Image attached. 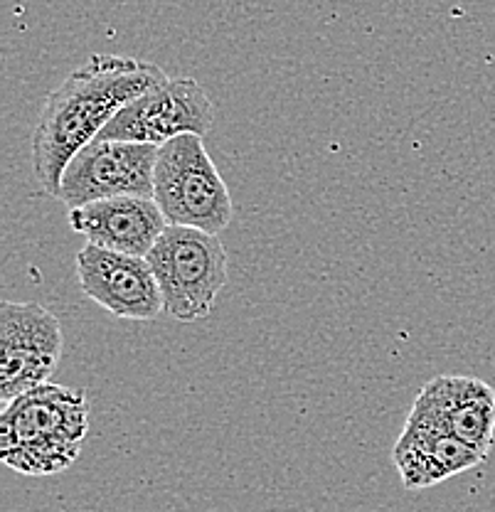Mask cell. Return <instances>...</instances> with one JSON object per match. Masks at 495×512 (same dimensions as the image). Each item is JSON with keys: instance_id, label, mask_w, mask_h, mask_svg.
I'll return each instance as SVG.
<instances>
[{"instance_id": "6da1fadb", "label": "cell", "mask_w": 495, "mask_h": 512, "mask_svg": "<svg viewBox=\"0 0 495 512\" xmlns=\"http://www.w3.org/2000/svg\"><path fill=\"white\" fill-rule=\"evenodd\" d=\"M158 64L119 55H92L47 94L33 131V175L42 192L60 197L62 173L124 106L165 82Z\"/></svg>"}, {"instance_id": "7a4b0ae2", "label": "cell", "mask_w": 495, "mask_h": 512, "mask_svg": "<svg viewBox=\"0 0 495 512\" xmlns=\"http://www.w3.org/2000/svg\"><path fill=\"white\" fill-rule=\"evenodd\" d=\"M87 431L84 389L42 384L5 404L0 414V458L20 476H55L77 461Z\"/></svg>"}, {"instance_id": "3957f363", "label": "cell", "mask_w": 495, "mask_h": 512, "mask_svg": "<svg viewBox=\"0 0 495 512\" xmlns=\"http://www.w3.org/2000/svg\"><path fill=\"white\" fill-rule=\"evenodd\" d=\"M153 200L173 227L220 234L234 217L232 195L202 136H180L158 148Z\"/></svg>"}, {"instance_id": "277c9868", "label": "cell", "mask_w": 495, "mask_h": 512, "mask_svg": "<svg viewBox=\"0 0 495 512\" xmlns=\"http://www.w3.org/2000/svg\"><path fill=\"white\" fill-rule=\"evenodd\" d=\"M146 259L161 286L165 316L178 323L210 316L227 284V252L215 234L168 224Z\"/></svg>"}, {"instance_id": "5b68a950", "label": "cell", "mask_w": 495, "mask_h": 512, "mask_svg": "<svg viewBox=\"0 0 495 512\" xmlns=\"http://www.w3.org/2000/svg\"><path fill=\"white\" fill-rule=\"evenodd\" d=\"M158 146L94 138L67 163L60 197L67 210L114 197H153Z\"/></svg>"}, {"instance_id": "8992f818", "label": "cell", "mask_w": 495, "mask_h": 512, "mask_svg": "<svg viewBox=\"0 0 495 512\" xmlns=\"http://www.w3.org/2000/svg\"><path fill=\"white\" fill-rule=\"evenodd\" d=\"M62 323L42 303L0 306V399L5 404L50 384L62 357Z\"/></svg>"}, {"instance_id": "52a82bcc", "label": "cell", "mask_w": 495, "mask_h": 512, "mask_svg": "<svg viewBox=\"0 0 495 512\" xmlns=\"http://www.w3.org/2000/svg\"><path fill=\"white\" fill-rule=\"evenodd\" d=\"M215 121V106L190 77H168L114 116L99 138L165 146L180 136H205Z\"/></svg>"}, {"instance_id": "ba28073f", "label": "cell", "mask_w": 495, "mask_h": 512, "mask_svg": "<svg viewBox=\"0 0 495 512\" xmlns=\"http://www.w3.org/2000/svg\"><path fill=\"white\" fill-rule=\"evenodd\" d=\"M77 279L84 296L124 320H156L163 308L161 286L148 259L87 244L77 252Z\"/></svg>"}, {"instance_id": "9c48e42d", "label": "cell", "mask_w": 495, "mask_h": 512, "mask_svg": "<svg viewBox=\"0 0 495 512\" xmlns=\"http://www.w3.org/2000/svg\"><path fill=\"white\" fill-rule=\"evenodd\" d=\"M409 414L449 431L481 456H488L495 441V392L478 377H434L417 394Z\"/></svg>"}, {"instance_id": "30bf717a", "label": "cell", "mask_w": 495, "mask_h": 512, "mask_svg": "<svg viewBox=\"0 0 495 512\" xmlns=\"http://www.w3.org/2000/svg\"><path fill=\"white\" fill-rule=\"evenodd\" d=\"M69 227L94 247L146 259L168 220L153 197H114L69 210Z\"/></svg>"}, {"instance_id": "8fae6325", "label": "cell", "mask_w": 495, "mask_h": 512, "mask_svg": "<svg viewBox=\"0 0 495 512\" xmlns=\"http://www.w3.org/2000/svg\"><path fill=\"white\" fill-rule=\"evenodd\" d=\"M483 461L486 456H481L476 448L463 444L449 431L439 429L417 414L407 416V424L392 448V463L397 466L407 490L439 485L463 471H471Z\"/></svg>"}]
</instances>
